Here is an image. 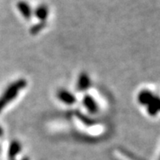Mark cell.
<instances>
[{"label": "cell", "mask_w": 160, "mask_h": 160, "mask_svg": "<svg viewBox=\"0 0 160 160\" xmlns=\"http://www.w3.org/2000/svg\"><path fill=\"white\" fill-rule=\"evenodd\" d=\"M82 104L90 114L94 115V114H97L99 111V106L91 95L86 94L84 96L83 99H82Z\"/></svg>", "instance_id": "obj_4"}, {"label": "cell", "mask_w": 160, "mask_h": 160, "mask_svg": "<svg viewBox=\"0 0 160 160\" xmlns=\"http://www.w3.org/2000/svg\"><path fill=\"white\" fill-rule=\"evenodd\" d=\"M28 85V82L24 78L16 80L8 85L2 95L0 96V113L6 108L7 106L18 97L19 93L22 91Z\"/></svg>", "instance_id": "obj_1"}, {"label": "cell", "mask_w": 160, "mask_h": 160, "mask_svg": "<svg viewBox=\"0 0 160 160\" xmlns=\"http://www.w3.org/2000/svg\"><path fill=\"white\" fill-rule=\"evenodd\" d=\"M20 151H21V143L17 140L12 141L8 148L9 160H15L16 157L18 155Z\"/></svg>", "instance_id": "obj_9"}, {"label": "cell", "mask_w": 160, "mask_h": 160, "mask_svg": "<svg viewBox=\"0 0 160 160\" xmlns=\"http://www.w3.org/2000/svg\"><path fill=\"white\" fill-rule=\"evenodd\" d=\"M154 96V93L149 89H142V91L139 92L138 95V101L142 106L146 107L149 102L151 101L153 97Z\"/></svg>", "instance_id": "obj_8"}, {"label": "cell", "mask_w": 160, "mask_h": 160, "mask_svg": "<svg viewBox=\"0 0 160 160\" xmlns=\"http://www.w3.org/2000/svg\"><path fill=\"white\" fill-rule=\"evenodd\" d=\"M45 27H46V22H39L38 24H34V25H32L30 28L31 34H38V33H39Z\"/></svg>", "instance_id": "obj_10"}, {"label": "cell", "mask_w": 160, "mask_h": 160, "mask_svg": "<svg viewBox=\"0 0 160 160\" xmlns=\"http://www.w3.org/2000/svg\"><path fill=\"white\" fill-rule=\"evenodd\" d=\"M17 9L19 12L22 15L25 20H30L32 18V15H33V10L32 9L31 6L28 4V2L25 1H19L17 2Z\"/></svg>", "instance_id": "obj_6"}, {"label": "cell", "mask_w": 160, "mask_h": 160, "mask_svg": "<svg viewBox=\"0 0 160 160\" xmlns=\"http://www.w3.org/2000/svg\"><path fill=\"white\" fill-rule=\"evenodd\" d=\"M49 8L45 4H40L33 10V15L40 22H46L49 16Z\"/></svg>", "instance_id": "obj_7"}, {"label": "cell", "mask_w": 160, "mask_h": 160, "mask_svg": "<svg viewBox=\"0 0 160 160\" xmlns=\"http://www.w3.org/2000/svg\"><path fill=\"white\" fill-rule=\"evenodd\" d=\"M2 134H3V129H2V127L0 126V137L2 136Z\"/></svg>", "instance_id": "obj_11"}, {"label": "cell", "mask_w": 160, "mask_h": 160, "mask_svg": "<svg viewBox=\"0 0 160 160\" xmlns=\"http://www.w3.org/2000/svg\"><path fill=\"white\" fill-rule=\"evenodd\" d=\"M91 85V79L87 72H81L77 80V89L80 92H85Z\"/></svg>", "instance_id": "obj_3"}, {"label": "cell", "mask_w": 160, "mask_h": 160, "mask_svg": "<svg viewBox=\"0 0 160 160\" xmlns=\"http://www.w3.org/2000/svg\"><path fill=\"white\" fill-rule=\"evenodd\" d=\"M146 111L149 116H156L160 113V96L154 94L151 101L146 106Z\"/></svg>", "instance_id": "obj_5"}, {"label": "cell", "mask_w": 160, "mask_h": 160, "mask_svg": "<svg viewBox=\"0 0 160 160\" xmlns=\"http://www.w3.org/2000/svg\"><path fill=\"white\" fill-rule=\"evenodd\" d=\"M56 97L62 103L65 105L72 106L77 102L76 96L68 89H59L56 93Z\"/></svg>", "instance_id": "obj_2"}]
</instances>
